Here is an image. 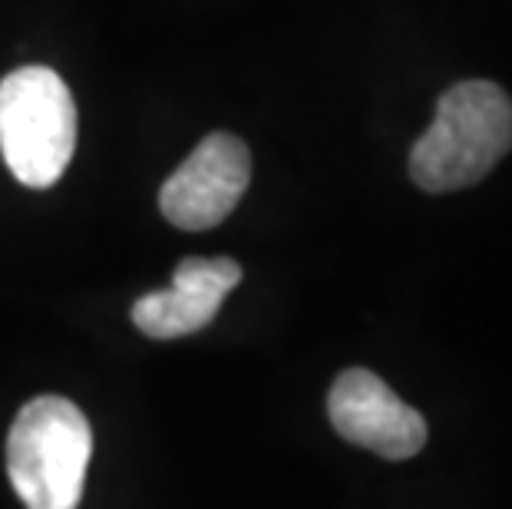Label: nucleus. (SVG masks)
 <instances>
[{"label": "nucleus", "mask_w": 512, "mask_h": 509, "mask_svg": "<svg viewBox=\"0 0 512 509\" xmlns=\"http://www.w3.org/2000/svg\"><path fill=\"white\" fill-rule=\"evenodd\" d=\"M512 149V100L489 80L450 86L437 116L410 149V176L423 192H456L486 179Z\"/></svg>", "instance_id": "obj_1"}, {"label": "nucleus", "mask_w": 512, "mask_h": 509, "mask_svg": "<svg viewBox=\"0 0 512 509\" xmlns=\"http://www.w3.org/2000/svg\"><path fill=\"white\" fill-rule=\"evenodd\" d=\"M93 453V427L67 397L20 407L7 437V473L27 509H76Z\"/></svg>", "instance_id": "obj_2"}, {"label": "nucleus", "mask_w": 512, "mask_h": 509, "mask_svg": "<svg viewBox=\"0 0 512 509\" xmlns=\"http://www.w3.org/2000/svg\"><path fill=\"white\" fill-rule=\"evenodd\" d=\"M76 103L50 67H20L0 80V153L17 182L57 186L76 149Z\"/></svg>", "instance_id": "obj_3"}, {"label": "nucleus", "mask_w": 512, "mask_h": 509, "mask_svg": "<svg viewBox=\"0 0 512 509\" xmlns=\"http://www.w3.org/2000/svg\"><path fill=\"white\" fill-rule=\"evenodd\" d=\"M252 182V153L232 133H209L162 182L159 209L185 232L215 229L235 212Z\"/></svg>", "instance_id": "obj_4"}, {"label": "nucleus", "mask_w": 512, "mask_h": 509, "mask_svg": "<svg viewBox=\"0 0 512 509\" xmlns=\"http://www.w3.org/2000/svg\"><path fill=\"white\" fill-rule=\"evenodd\" d=\"M331 427L384 460H410L427 447V420L367 367H347L328 394Z\"/></svg>", "instance_id": "obj_5"}, {"label": "nucleus", "mask_w": 512, "mask_h": 509, "mask_svg": "<svg viewBox=\"0 0 512 509\" xmlns=\"http://www.w3.org/2000/svg\"><path fill=\"white\" fill-rule=\"evenodd\" d=\"M238 281L242 265L235 258H182L169 288L149 291L133 305V324L156 341L195 334L209 328Z\"/></svg>", "instance_id": "obj_6"}]
</instances>
